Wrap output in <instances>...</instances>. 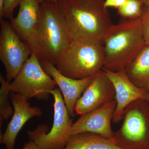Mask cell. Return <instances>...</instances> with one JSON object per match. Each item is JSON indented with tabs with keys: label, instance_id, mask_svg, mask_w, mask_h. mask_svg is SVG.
<instances>
[{
	"label": "cell",
	"instance_id": "6da1fadb",
	"mask_svg": "<svg viewBox=\"0 0 149 149\" xmlns=\"http://www.w3.org/2000/svg\"><path fill=\"white\" fill-rule=\"evenodd\" d=\"M104 0L56 2L71 41H101L112 24Z\"/></svg>",
	"mask_w": 149,
	"mask_h": 149
},
{
	"label": "cell",
	"instance_id": "7a4b0ae2",
	"mask_svg": "<svg viewBox=\"0 0 149 149\" xmlns=\"http://www.w3.org/2000/svg\"><path fill=\"white\" fill-rule=\"evenodd\" d=\"M124 19L112 24L102 40L103 69L113 72L123 70L146 45L141 17Z\"/></svg>",
	"mask_w": 149,
	"mask_h": 149
},
{
	"label": "cell",
	"instance_id": "3957f363",
	"mask_svg": "<svg viewBox=\"0 0 149 149\" xmlns=\"http://www.w3.org/2000/svg\"><path fill=\"white\" fill-rule=\"evenodd\" d=\"M103 45L100 40L71 41L54 65L63 74L72 79L91 77L102 69Z\"/></svg>",
	"mask_w": 149,
	"mask_h": 149
},
{
	"label": "cell",
	"instance_id": "277c9868",
	"mask_svg": "<svg viewBox=\"0 0 149 149\" xmlns=\"http://www.w3.org/2000/svg\"><path fill=\"white\" fill-rule=\"evenodd\" d=\"M38 42L41 54L40 62L55 63L58 58L71 41L56 3L40 4Z\"/></svg>",
	"mask_w": 149,
	"mask_h": 149
},
{
	"label": "cell",
	"instance_id": "5b68a950",
	"mask_svg": "<svg viewBox=\"0 0 149 149\" xmlns=\"http://www.w3.org/2000/svg\"><path fill=\"white\" fill-rule=\"evenodd\" d=\"M111 139L122 149H149V102L138 100L125 109Z\"/></svg>",
	"mask_w": 149,
	"mask_h": 149
},
{
	"label": "cell",
	"instance_id": "8992f818",
	"mask_svg": "<svg viewBox=\"0 0 149 149\" xmlns=\"http://www.w3.org/2000/svg\"><path fill=\"white\" fill-rule=\"evenodd\" d=\"M54 98V120L49 131L45 124L38 125L35 130L27 131L29 141H33L42 149H63L71 137L73 123L70 115L59 88L50 92Z\"/></svg>",
	"mask_w": 149,
	"mask_h": 149
},
{
	"label": "cell",
	"instance_id": "52a82bcc",
	"mask_svg": "<svg viewBox=\"0 0 149 149\" xmlns=\"http://www.w3.org/2000/svg\"><path fill=\"white\" fill-rule=\"evenodd\" d=\"M56 83L45 71L37 56L32 53L10 84L11 93H17L28 100L34 98L49 100Z\"/></svg>",
	"mask_w": 149,
	"mask_h": 149
},
{
	"label": "cell",
	"instance_id": "ba28073f",
	"mask_svg": "<svg viewBox=\"0 0 149 149\" xmlns=\"http://www.w3.org/2000/svg\"><path fill=\"white\" fill-rule=\"evenodd\" d=\"M32 53L10 23L1 21L0 60L4 66L7 80H13Z\"/></svg>",
	"mask_w": 149,
	"mask_h": 149
},
{
	"label": "cell",
	"instance_id": "9c48e42d",
	"mask_svg": "<svg viewBox=\"0 0 149 149\" xmlns=\"http://www.w3.org/2000/svg\"><path fill=\"white\" fill-rule=\"evenodd\" d=\"M40 3L38 0H23L16 17L10 19L15 32L40 61L41 54L38 42Z\"/></svg>",
	"mask_w": 149,
	"mask_h": 149
},
{
	"label": "cell",
	"instance_id": "30bf717a",
	"mask_svg": "<svg viewBox=\"0 0 149 149\" xmlns=\"http://www.w3.org/2000/svg\"><path fill=\"white\" fill-rule=\"evenodd\" d=\"M102 70L111 81L115 92L114 99L116 105L113 119V123H118L123 120L125 109L133 102L138 100L149 102L148 91L134 84L124 70L116 72L103 68Z\"/></svg>",
	"mask_w": 149,
	"mask_h": 149
},
{
	"label": "cell",
	"instance_id": "8fae6325",
	"mask_svg": "<svg viewBox=\"0 0 149 149\" xmlns=\"http://www.w3.org/2000/svg\"><path fill=\"white\" fill-rule=\"evenodd\" d=\"M115 92L111 81L102 69L97 72L77 100L74 110L82 115L100 107L114 100Z\"/></svg>",
	"mask_w": 149,
	"mask_h": 149
},
{
	"label": "cell",
	"instance_id": "7c38bea8",
	"mask_svg": "<svg viewBox=\"0 0 149 149\" xmlns=\"http://www.w3.org/2000/svg\"><path fill=\"white\" fill-rule=\"evenodd\" d=\"M116 102L113 100L102 106L82 115L71 128V136L78 133H90L112 139L114 132L111 128Z\"/></svg>",
	"mask_w": 149,
	"mask_h": 149
},
{
	"label": "cell",
	"instance_id": "4fadbf2b",
	"mask_svg": "<svg viewBox=\"0 0 149 149\" xmlns=\"http://www.w3.org/2000/svg\"><path fill=\"white\" fill-rule=\"evenodd\" d=\"M10 98L14 113L6 131L0 134V143L5 146L6 149H13L19 133L28 120L43 114L40 108L31 106L28 100L19 94L12 93Z\"/></svg>",
	"mask_w": 149,
	"mask_h": 149
},
{
	"label": "cell",
	"instance_id": "5bb4252c",
	"mask_svg": "<svg viewBox=\"0 0 149 149\" xmlns=\"http://www.w3.org/2000/svg\"><path fill=\"white\" fill-rule=\"evenodd\" d=\"M40 63L45 72L53 78L58 86L70 115L71 117H74L75 104L91 83L95 74L87 78L76 80L65 76L52 63L48 61Z\"/></svg>",
	"mask_w": 149,
	"mask_h": 149
},
{
	"label": "cell",
	"instance_id": "9a60e30c",
	"mask_svg": "<svg viewBox=\"0 0 149 149\" xmlns=\"http://www.w3.org/2000/svg\"><path fill=\"white\" fill-rule=\"evenodd\" d=\"M124 70L134 84L148 91L149 88V46H145Z\"/></svg>",
	"mask_w": 149,
	"mask_h": 149
},
{
	"label": "cell",
	"instance_id": "2e32d148",
	"mask_svg": "<svg viewBox=\"0 0 149 149\" xmlns=\"http://www.w3.org/2000/svg\"><path fill=\"white\" fill-rule=\"evenodd\" d=\"M63 149H122L111 140L95 133L72 135Z\"/></svg>",
	"mask_w": 149,
	"mask_h": 149
},
{
	"label": "cell",
	"instance_id": "e0dca14e",
	"mask_svg": "<svg viewBox=\"0 0 149 149\" xmlns=\"http://www.w3.org/2000/svg\"><path fill=\"white\" fill-rule=\"evenodd\" d=\"M0 128L2 126L4 120H7L14 113V109L11 105L8 99V95L10 93V83L6 80L1 73L0 74Z\"/></svg>",
	"mask_w": 149,
	"mask_h": 149
},
{
	"label": "cell",
	"instance_id": "ac0fdd59",
	"mask_svg": "<svg viewBox=\"0 0 149 149\" xmlns=\"http://www.w3.org/2000/svg\"><path fill=\"white\" fill-rule=\"evenodd\" d=\"M144 4L142 0H127L119 8L118 13L125 19L140 18L143 13Z\"/></svg>",
	"mask_w": 149,
	"mask_h": 149
},
{
	"label": "cell",
	"instance_id": "d6986e66",
	"mask_svg": "<svg viewBox=\"0 0 149 149\" xmlns=\"http://www.w3.org/2000/svg\"><path fill=\"white\" fill-rule=\"evenodd\" d=\"M142 30L145 43L149 46V7L143 6V13L141 17Z\"/></svg>",
	"mask_w": 149,
	"mask_h": 149
},
{
	"label": "cell",
	"instance_id": "ffe728a7",
	"mask_svg": "<svg viewBox=\"0 0 149 149\" xmlns=\"http://www.w3.org/2000/svg\"><path fill=\"white\" fill-rule=\"evenodd\" d=\"M23 0H5L4 6L3 17L11 19L13 18V14L15 9L19 6Z\"/></svg>",
	"mask_w": 149,
	"mask_h": 149
},
{
	"label": "cell",
	"instance_id": "44dd1931",
	"mask_svg": "<svg viewBox=\"0 0 149 149\" xmlns=\"http://www.w3.org/2000/svg\"><path fill=\"white\" fill-rule=\"evenodd\" d=\"M127 0H104V5L106 8H113L116 9L119 8L122 6Z\"/></svg>",
	"mask_w": 149,
	"mask_h": 149
},
{
	"label": "cell",
	"instance_id": "7402d4cb",
	"mask_svg": "<svg viewBox=\"0 0 149 149\" xmlns=\"http://www.w3.org/2000/svg\"><path fill=\"white\" fill-rule=\"evenodd\" d=\"M22 149H42L38 146L33 141H29L24 144V146Z\"/></svg>",
	"mask_w": 149,
	"mask_h": 149
},
{
	"label": "cell",
	"instance_id": "603a6c76",
	"mask_svg": "<svg viewBox=\"0 0 149 149\" xmlns=\"http://www.w3.org/2000/svg\"><path fill=\"white\" fill-rule=\"evenodd\" d=\"M5 0H0V19L2 20L3 17V13L4 6Z\"/></svg>",
	"mask_w": 149,
	"mask_h": 149
},
{
	"label": "cell",
	"instance_id": "cb8c5ba5",
	"mask_svg": "<svg viewBox=\"0 0 149 149\" xmlns=\"http://www.w3.org/2000/svg\"><path fill=\"white\" fill-rule=\"evenodd\" d=\"M61 1V0H38V1L40 3L44 1H52L54 2H56L58 1Z\"/></svg>",
	"mask_w": 149,
	"mask_h": 149
},
{
	"label": "cell",
	"instance_id": "d4e9b609",
	"mask_svg": "<svg viewBox=\"0 0 149 149\" xmlns=\"http://www.w3.org/2000/svg\"><path fill=\"white\" fill-rule=\"evenodd\" d=\"M144 5L149 7V0H142Z\"/></svg>",
	"mask_w": 149,
	"mask_h": 149
},
{
	"label": "cell",
	"instance_id": "484cf974",
	"mask_svg": "<svg viewBox=\"0 0 149 149\" xmlns=\"http://www.w3.org/2000/svg\"><path fill=\"white\" fill-rule=\"evenodd\" d=\"M148 92H149V89H148Z\"/></svg>",
	"mask_w": 149,
	"mask_h": 149
}]
</instances>
